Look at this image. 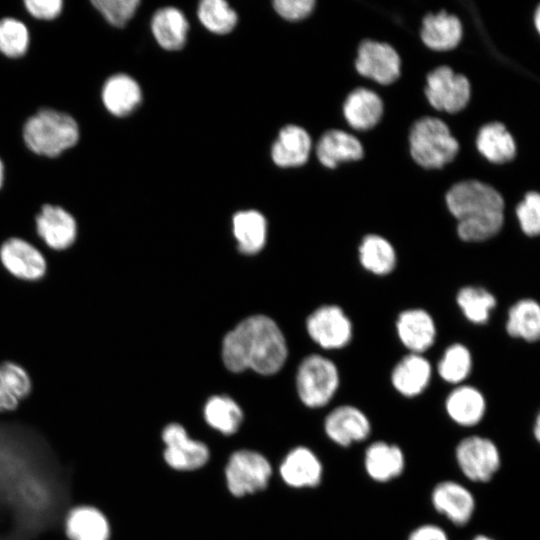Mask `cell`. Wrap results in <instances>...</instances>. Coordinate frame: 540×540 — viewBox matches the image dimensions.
I'll return each instance as SVG.
<instances>
[{"instance_id": "cell-1", "label": "cell", "mask_w": 540, "mask_h": 540, "mask_svg": "<svg viewBox=\"0 0 540 540\" xmlns=\"http://www.w3.org/2000/svg\"><path fill=\"white\" fill-rule=\"evenodd\" d=\"M222 360L234 373L251 369L258 374L278 372L287 358L283 333L274 320L265 315L243 319L222 341Z\"/></svg>"}, {"instance_id": "cell-2", "label": "cell", "mask_w": 540, "mask_h": 540, "mask_svg": "<svg viewBox=\"0 0 540 540\" xmlns=\"http://www.w3.org/2000/svg\"><path fill=\"white\" fill-rule=\"evenodd\" d=\"M446 204L457 219V234L465 242H483L497 235L504 223V200L492 186L466 180L452 186Z\"/></svg>"}, {"instance_id": "cell-3", "label": "cell", "mask_w": 540, "mask_h": 540, "mask_svg": "<svg viewBox=\"0 0 540 540\" xmlns=\"http://www.w3.org/2000/svg\"><path fill=\"white\" fill-rule=\"evenodd\" d=\"M23 139L35 154L52 158L76 145L79 127L67 113L42 109L24 124Z\"/></svg>"}, {"instance_id": "cell-4", "label": "cell", "mask_w": 540, "mask_h": 540, "mask_svg": "<svg viewBox=\"0 0 540 540\" xmlns=\"http://www.w3.org/2000/svg\"><path fill=\"white\" fill-rule=\"evenodd\" d=\"M453 457L462 480L470 486L491 483L502 469V454L489 436L472 431L454 446Z\"/></svg>"}, {"instance_id": "cell-5", "label": "cell", "mask_w": 540, "mask_h": 540, "mask_svg": "<svg viewBox=\"0 0 540 540\" xmlns=\"http://www.w3.org/2000/svg\"><path fill=\"white\" fill-rule=\"evenodd\" d=\"M409 141L413 159L424 168L443 167L459 150V143L448 126L434 117L417 120L411 128Z\"/></svg>"}, {"instance_id": "cell-6", "label": "cell", "mask_w": 540, "mask_h": 540, "mask_svg": "<svg viewBox=\"0 0 540 540\" xmlns=\"http://www.w3.org/2000/svg\"><path fill=\"white\" fill-rule=\"evenodd\" d=\"M339 385L338 369L330 359L312 354L300 363L296 374V389L306 407L319 409L327 406Z\"/></svg>"}, {"instance_id": "cell-7", "label": "cell", "mask_w": 540, "mask_h": 540, "mask_svg": "<svg viewBox=\"0 0 540 540\" xmlns=\"http://www.w3.org/2000/svg\"><path fill=\"white\" fill-rule=\"evenodd\" d=\"M429 503L434 513L452 529L468 527L477 511L472 487L455 479L437 482L430 491Z\"/></svg>"}, {"instance_id": "cell-8", "label": "cell", "mask_w": 540, "mask_h": 540, "mask_svg": "<svg viewBox=\"0 0 540 540\" xmlns=\"http://www.w3.org/2000/svg\"><path fill=\"white\" fill-rule=\"evenodd\" d=\"M326 438L337 448L348 450L368 443L373 436L369 414L360 406L344 403L335 406L323 420Z\"/></svg>"}, {"instance_id": "cell-9", "label": "cell", "mask_w": 540, "mask_h": 540, "mask_svg": "<svg viewBox=\"0 0 540 540\" xmlns=\"http://www.w3.org/2000/svg\"><path fill=\"white\" fill-rule=\"evenodd\" d=\"M0 265L10 277L26 283L42 280L48 270L43 250L19 236L9 237L0 244Z\"/></svg>"}, {"instance_id": "cell-10", "label": "cell", "mask_w": 540, "mask_h": 540, "mask_svg": "<svg viewBox=\"0 0 540 540\" xmlns=\"http://www.w3.org/2000/svg\"><path fill=\"white\" fill-rule=\"evenodd\" d=\"M34 231L41 249L60 253L72 248L79 236L75 216L60 205L44 204L34 217Z\"/></svg>"}, {"instance_id": "cell-11", "label": "cell", "mask_w": 540, "mask_h": 540, "mask_svg": "<svg viewBox=\"0 0 540 540\" xmlns=\"http://www.w3.org/2000/svg\"><path fill=\"white\" fill-rule=\"evenodd\" d=\"M271 474L272 467L269 461L262 454L252 450L234 452L225 468L227 487L237 497L266 488Z\"/></svg>"}, {"instance_id": "cell-12", "label": "cell", "mask_w": 540, "mask_h": 540, "mask_svg": "<svg viewBox=\"0 0 540 540\" xmlns=\"http://www.w3.org/2000/svg\"><path fill=\"white\" fill-rule=\"evenodd\" d=\"M363 471L377 485H387L400 479L407 468L403 448L394 442L373 439L363 447Z\"/></svg>"}, {"instance_id": "cell-13", "label": "cell", "mask_w": 540, "mask_h": 540, "mask_svg": "<svg viewBox=\"0 0 540 540\" xmlns=\"http://www.w3.org/2000/svg\"><path fill=\"white\" fill-rule=\"evenodd\" d=\"M444 415L455 427L476 431L485 421L488 402L484 393L469 384L456 385L443 402Z\"/></svg>"}, {"instance_id": "cell-14", "label": "cell", "mask_w": 540, "mask_h": 540, "mask_svg": "<svg viewBox=\"0 0 540 540\" xmlns=\"http://www.w3.org/2000/svg\"><path fill=\"white\" fill-rule=\"evenodd\" d=\"M306 328L310 338L323 349H341L353 336V326L341 307L323 305L307 318Z\"/></svg>"}, {"instance_id": "cell-15", "label": "cell", "mask_w": 540, "mask_h": 540, "mask_svg": "<svg viewBox=\"0 0 540 540\" xmlns=\"http://www.w3.org/2000/svg\"><path fill=\"white\" fill-rule=\"evenodd\" d=\"M425 94L430 104L449 113L462 110L470 99V83L448 66H440L427 75Z\"/></svg>"}, {"instance_id": "cell-16", "label": "cell", "mask_w": 540, "mask_h": 540, "mask_svg": "<svg viewBox=\"0 0 540 540\" xmlns=\"http://www.w3.org/2000/svg\"><path fill=\"white\" fill-rule=\"evenodd\" d=\"M162 441L165 444L163 457L175 470H196L209 460L208 447L203 442L190 438L181 424H168L162 431Z\"/></svg>"}, {"instance_id": "cell-17", "label": "cell", "mask_w": 540, "mask_h": 540, "mask_svg": "<svg viewBox=\"0 0 540 540\" xmlns=\"http://www.w3.org/2000/svg\"><path fill=\"white\" fill-rule=\"evenodd\" d=\"M400 57L395 49L382 42L364 40L358 48L357 71L381 84H390L400 75Z\"/></svg>"}, {"instance_id": "cell-18", "label": "cell", "mask_w": 540, "mask_h": 540, "mask_svg": "<svg viewBox=\"0 0 540 540\" xmlns=\"http://www.w3.org/2000/svg\"><path fill=\"white\" fill-rule=\"evenodd\" d=\"M279 473L283 481L293 488H316L324 478V465L309 447L292 449L282 461Z\"/></svg>"}, {"instance_id": "cell-19", "label": "cell", "mask_w": 540, "mask_h": 540, "mask_svg": "<svg viewBox=\"0 0 540 540\" xmlns=\"http://www.w3.org/2000/svg\"><path fill=\"white\" fill-rule=\"evenodd\" d=\"M431 378L430 362L422 354L409 353L394 366L390 381L401 397L415 399L427 390Z\"/></svg>"}, {"instance_id": "cell-20", "label": "cell", "mask_w": 540, "mask_h": 540, "mask_svg": "<svg viewBox=\"0 0 540 540\" xmlns=\"http://www.w3.org/2000/svg\"><path fill=\"white\" fill-rule=\"evenodd\" d=\"M399 340L410 353L422 354L436 339V325L433 317L424 309L410 308L402 311L396 320Z\"/></svg>"}, {"instance_id": "cell-21", "label": "cell", "mask_w": 540, "mask_h": 540, "mask_svg": "<svg viewBox=\"0 0 540 540\" xmlns=\"http://www.w3.org/2000/svg\"><path fill=\"white\" fill-rule=\"evenodd\" d=\"M312 141L308 132L297 125L283 127L271 147L272 161L279 167H298L307 162Z\"/></svg>"}, {"instance_id": "cell-22", "label": "cell", "mask_w": 540, "mask_h": 540, "mask_svg": "<svg viewBox=\"0 0 540 540\" xmlns=\"http://www.w3.org/2000/svg\"><path fill=\"white\" fill-rule=\"evenodd\" d=\"M102 102L114 116L131 114L142 101L139 84L126 74H115L108 78L102 88Z\"/></svg>"}, {"instance_id": "cell-23", "label": "cell", "mask_w": 540, "mask_h": 540, "mask_svg": "<svg viewBox=\"0 0 540 540\" xmlns=\"http://www.w3.org/2000/svg\"><path fill=\"white\" fill-rule=\"evenodd\" d=\"M189 23L176 7H163L151 19V31L156 42L165 50H180L186 43Z\"/></svg>"}, {"instance_id": "cell-24", "label": "cell", "mask_w": 540, "mask_h": 540, "mask_svg": "<svg viewBox=\"0 0 540 540\" xmlns=\"http://www.w3.org/2000/svg\"><path fill=\"white\" fill-rule=\"evenodd\" d=\"M65 534L69 540H109L110 527L107 518L98 509L78 506L66 516Z\"/></svg>"}, {"instance_id": "cell-25", "label": "cell", "mask_w": 540, "mask_h": 540, "mask_svg": "<svg viewBox=\"0 0 540 540\" xmlns=\"http://www.w3.org/2000/svg\"><path fill=\"white\" fill-rule=\"evenodd\" d=\"M462 37V24L457 16L442 10L427 14L422 23L421 38L426 46L434 50L455 48Z\"/></svg>"}, {"instance_id": "cell-26", "label": "cell", "mask_w": 540, "mask_h": 540, "mask_svg": "<svg viewBox=\"0 0 540 540\" xmlns=\"http://www.w3.org/2000/svg\"><path fill=\"white\" fill-rule=\"evenodd\" d=\"M321 164L335 168L339 163L359 160L363 156L360 141L342 130H329L322 135L316 147Z\"/></svg>"}, {"instance_id": "cell-27", "label": "cell", "mask_w": 540, "mask_h": 540, "mask_svg": "<svg viewBox=\"0 0 540 540\" xmlns=\"http://www.w3.org/2000/svg\"><path fill=\"white\" fill-rule=\"evenodd\" d=\"M343 113L351 127L367 130L374 127L381 119L383 103L375 92L360 87L347 96Z\"/></svg>"}, {"instance_id": "cell-28", "label": "cell", "mask_w": 540, "mask_h": 540, "mask_svg": "<svg viewBox=\"0 0 540 540\" xmlns=\"http://www.w3.org/2000/svg\"><path fill=\"white\" fill-rule=\"evenodd\" d=\"M232 231L238 250L245 255H254L266 243L267 222L256 210L239 211L232 218Z\"/></svg>"}, {"instance_id": "cell-29", "label": "cell", "mask_w": 540, "mask_h": 540, "mask_svg": "<svg viewBox=\"0 0 540 540\" xmlns=\"http://www.w3.org/2000/svg\"><path fill=\"white\" fill-rule=\"evenodd\" d=\"M360 265L376 276H386L397 265V253L386 238L377 234H368L358 246Z\"/></svg>"}, {"instance_id": "cell-30", "label": "cell", "mask_w": 540, "mask_h": 540, "mask_svg": "<svg viewBox=\"0 0 540 540\" xmlns=\"http://www.w3.org/2000/svg\"><path fill=\"white\" fill-rule=\"evenodd\" d=\"M505 329L507 334L526 342H536L540 337V306L532 298L515 302L508 310Z\"/></svg>"}, {"instance_id": "cell-31", "label": "cell", "mask_w": 540, "mask_h": 540, "mask_svg": "<svg viewBox=\"0 0 540 540\" xmlns=\"http://www.w3.org/2000/svg\"><path fill=\"white\" fill-rule=\"evenodd\" d=\"M476 144L478 150L493 163L508 162L516 154L515 141L500 122L488 123L481 127Z\"/></svg>"}, {"instance_id": "cell-32", "label": "cell", "mask_w": 540, "mask_h": 540, "mask_svg": "<svg viewBox=\"0 0 540 540\" xmlns=\"http://www.w3.org/2000/svg\"><path fill=\"white\" fill-rule=\"evenodd\" d=\"M204 418L213 429L222 434L231 435L239 429L243 421V412L232 398L216 395L210 397L205 403Z\"/></svg>"}, {"instance_id": "cell-33", "label": "cell", "mask_w": 540, "mask_h": 540, "mask_svg": "<svg viewBox=\"0 0 540 540\" xmlns=\"http://www.w3.org/2000/svg\"><path fill=\"white\" fill-rule=\"evenodd\" d=\"M456 303L464 317L476 325L486 324L497 305L495 296L480 286L468 285L456 294Z\"/></svg>"}, {"instance_id": "cell-34", "label": "cell", "mask_w": 540, "mask_h": 540, "mask_svg": "<svg viewBox=\"0 0 540 540\" xmlns=\"http://www.w3.org/2000/svg\"><path fill=\"white\" fill-rule=\"evenodd\" d=\"M471 369V352L462 343H454L447 347L437 365L439 377L455 386L463 384L469 377Z\"/></svg>"}, {"instance_id": "cell-35", "label": "cell", "mask_w": 540, "mask_h": 540, "mask_svg": "<svg viewBox=\"0 0 540 540\" xmlns=\"http://www.w3.org/2000/svg\"><path fill=\"white\" fill-rule=\"evenodd\" d=\"M197 15L208 31L219 35L230 33L238 20L235 10L224 0L201 1Z\"/></svg>"}, {"instance_id": "cell-36", "label": "cell", "mask_w": 540, "mask_h": 540, "mask_svg": "<svg viewBox=\"0 0 540 540\" xmlns=\"http://www.w3.org/2000/svg\"><path fill=\"white\" fill-rule=\"evenodd\" d=\"M29 31L25 24L15 18L0 20V52L10 58L23 56L29 46Z\"/></svg>"}, {"instance_id": "cell-37", "label": "cell", "mask_w": 540, "mask_h": 540, "mask_svg": "<svg viewBox=\"0 0 540 540\" xmlns=\"http://www.w3.org/2000/svg\"><path fill=\"white\" fill-rule=\"evenodd\" d=\"M105 20L115 27H124L134 16L139 0H94L91 2Z\"/></svg>"}, {"instance_id": "cell-38", "label": "cell", "mask_w": 540, "mask_h": 540, "mask_svg": "<svg viewBox=\"0 0 540 540\" xmlns=\"http://www.w3.org/2000/svg\"><path fill=\"white\" fill-rule=\"evenodd\" d=\"M0 371L20 402L32 392L33 382L27 369L13 360L0 362Z\"/></svg>"}, {"instance_id": "cell-39", "label": "cell", "mask_w": 540, "mask_h": 540, "mask_svg": "<svg viewBox=\"0 0 540 540\" xmlns=\"http://www.w3.org/2000/svg\"><path fill=\"white\" fill-rule=\"evenodd\" d=\"M516 215L522 232L528 237H535L540 232V196L537 192H528L516 207Z\"/></svg>"}, {"instance_id": "cell-40", "label": "cell", "mask_w": 540, "mask_h": 540, "mask_svg": "<svg viewBox=\"0 0 540 540\" xmlns=\"http://www.w3.org/2000/svg\"><path fill=\"white\" fill-rule=\"evenodd\" d=\"M314 0H276L273 2L275 11L288 21L304 19L314 9Z\"/></svg>"}, {"instance_id": "cell-41", "label": "cell", "mask_w": 540, "mask_h": 540, "mask_svg": "<svg viewBox=\"0 0 540 540\" xmlns=\"http://www.w3.org/2000/svg\"><path fill=\"white\" fill-rule=\"evenodd\" d=\"M24 5L34 18L41 20L56 18L63 8L61 0H26Z\"/></svg>"}, {"instance_id": "cell-42", "label": "cell", "mask_w": 540, "mask_h": 540, "mask_svg": "<svg viewBox=\"0 0 540 540\" xmlns=\"http://www.w3.org/2000/svg\"><path fill=\"white\" fill-rule=\"evenodd\" d=\"M406 540H451L449 531L441 524L424 522L415 526Z\"/></svg>"}, {"instance_id": "cell-43", "label": "cell", "mask_w": 540, "mask_h": 540, "mask_svg": "<svg viewBox=\"0 0 540 540\" xmlns=\"http://www.w3.org/2000/svg\"><path fill=\"white\" fill-rule=\"evenodd\" d=\"M20 403L0 371V413L13 412Z\"/></svg>"}, {"instance_id": "cell-44", "label": "cell", "mask_w": 540, "mask_h": 540, "mask_svg": "<svg viewBox=\"0 0 540 540\" xmlns=\"http://www.w3.org/2000/svg\"><path fill=\"white\" fill-rule=\"evenodd\" d=\"M531 433L535 442L540 444V413L539 412L536 414L533 420Z\"/></svg>"}, {"instance_id": "cell-45", "label": "cell", "mask_w": 540, "mask_h": 540, "mask_svg": "<svg viewBox=\"0 0 540 540\" xmlns=\"http://www.w3.org/2000/svg\"><path fill=\"white\" fill-rule=\"evenodd\" d=\"M468 540H496V539L485 533H477Z\"/></svg>"}, {"instance_id": "cell-46", "label": "cell", "mask_w": 540, "mask_h": 540, "mask_svg": "<svg viewBox=\"0 0 540 540\" xmlns=\"http://www.w3.org/2000/svg\"><path fill=\"white\" fill-rule=\"evenodd\" d=\"M535 26L537 28V30L539 31L540 30V9L539 7H537L536 9V12H535Z\"/></svg>"}, {"instance_id": "cell-47", "label": "cell", "mask_w": 540, "mask_h": 540, "mask_svg": "<svg viewBox=\"0 0 540 540\" xmlns=\"http://www.w3.org/2000/svg\"><path fill=\"white\" fill-rule=\"evenodd\" d=\"M3 181H4V165L0 159V189L3 185Z\"/></svg>"}]
</instances>
